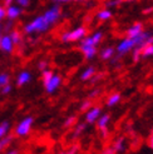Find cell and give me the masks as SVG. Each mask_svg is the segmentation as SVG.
Wrapping results in <instances>:
<instances>
[{
	"mask_svg": "<svg viewBox=\"0 0 153 154\" xmlns=\"http://www.w3.org/2000/svg\"><path fill=\"white\" fill-rule=\"evenodd\" d=\"M142 32H143V25L141 23H136V24H133L127 30V35H128V38H134L138 34H141Z\"/></svg>",
	"mask_w": 153,
	"mask_h": 154,
	"instance_id": "14",
	"label": "cell"
},
{
	"mask_svg": "<svg viewBox=\"0 0 153 154\" xmlns=\"http://www.w3.org/2000/svg\"><path fill=\"white\" fill-rule=\"evenodd\" d=\"M112 147H113L114 150H116V153L123 152L124 150V138H119V139H117Z\"/></svg>",
	"mask_w": 153,
	"mask_h": 154,
	"instance_id": "20",
	"label": "cell"
},
{
	"mask_svg": "<svg viewBox=\"0 0 153 154\" xmlns=\"http://www.w3.org/2000/svg\"><path fill=\"white\" fill-rule=\"evenodd\" d=\"M102 154H116V150L113 149V147H111V148H107L105 150H103Z\"/></svg>",
	"mask_w": 153,
	"mask_h": 154,
	"instance_id": "36",
	"label": "cell"
},
{
	"mask_svg": "<svg viewBox=\"0 0 153 154\" xmlns=\"http://www.w3.org/2000/svg\"><path fill=\"white\" fill-rule=\"evenodd\" d=\"M112 18V11L109 9H103L99 13H97V19L102 20V21H105V20H109Z\"/></svg>",
	"mask_w": 153,
	"mask_h": 154,
	"instance_id": "18",
	"label": "cell"
},
{
	"mask_svg": "<svg viewBox=\"0 0 153 154\" xmlns=\"http://www.w3.org/2000/svg\"><path fill=\"white\" fill-rule=\"evenodd\" d=\"M13 28V20H9V23H6L5 25V30H10Z\"/></svg>",
	"mask_w": 153,
	"mask_h": 154,
	"instance_id": "37",
	"label": "cell"
},
{
	"mask_svg": "<svg viewBox=\"0 0 153 154\" xmlns=\"http://www.w3.org/2000/svg\"><path fill=\"white\" fill-rule=\"evenodd\" d=\"M55 3H67V2H70V0H53Z\"/></svg>",
	"mask_w": 153,
	"mask_h": 154,
	"instance_id": "40",
	"label": "cell"
},
{
	"mask_svg": "<svg viewBox=\"0 0 153 154\" xmlns=\"http://www.w3.org/2000/svg\"><path fill=\"white\" fill-rule=\"evenodd\" d=\"M132 49H134V39L133 38H127L123 39L117 47V51L119 55H124L128 51H131Z\"/></svg>",
	"mask_w": 153,
	"mask_h": 154,
	"instance_id": "8",
	"label": "cell"
},
{
	"mask_svg": "<svg viewBox=\"0 0 153 154\" xmlns=\"http://www.w3.org/2000/svg\"><path fill=\"white\" fill-rule=\"evenodd\" d=\"M120 102V94L119 93H114L112 94L109 98H108V100H107V105L108 106H113V105H116Z\"/></svg>",
	"mask_w": 153,
	"mask_h": 154,
	"instance_id": "21",
	"label": "cell"
},
{
	"mask_svg": "<svg viewBox=\"0 0 153 154\" xmlns=\"http://www.w3.org/2000/svg\"><path fill=\"white\" fill-rule=\"evenodd\" d=\"M50 28L49 21L44 18V15H39V17L34 18L30 23L24 25V33L25 34H38V33H45Z\"/></svg>",
	"mask_w": 153,
	"mask_h": 154,
	"instance_id": "1",
	"label": "cell"
},
{
	"mask_svg": "<svg viewBox=\"0 0 153 154\" xmlns=\"http://www.w3.org/2000/svg\"><path fill=\"white\" fill-rule=\"evenodd\" d=\"M10 130V123L8 120H4L0 123V139L2 138H4L5 135H8V133H9Z\"/></svg>",
	"mask_w": 153,
	"mask_h": 154,
	"instance_id": "17",
	"label": "cell"
},
{
	"mask_svg": "<svg viewBox=\"0 0 153 154\" xmlns=\"http://www.w3.org/2000/svg\"><path fill=\"white\" fill-rule=\"evenodd\" d=\"M38 69H39L40 72L45 70V69H48V61L47 60H40L39 63H38Z\"/></svg>",
	"mask_w": 153,
	"mask_h": 154,
	"instance_id": "30",
	"label": "cell"
},
{
	"mask_svg": "<svg viewBox=\"0 0 153 154\" xmlns=\"http://www.w3.org/2000/svg\"><path fill=\"white\" fill-rule=\"evenodd\" d=\"M141 55L143 58H148V57H152L153 55V44H147L146 47L142 49V53Z\"/></svg>",
	"mask_w": 153,
	"mask_h": 154,
	"instance_id": "23",
	"label": "cell"
},
{
	"mask_svg": "<svg viewBox=\"0 0 153 154\" xmlns=\"http://www.w3.org/2000/svg\"><path fill=\"white\" fill-rule=\"evenodd\" d=\"M74 2H80V0H74Z\"/></svg>",
	"mask_w": 153,
	"mask_h": 154,
	"instance_id": "42",
	"label": "cell"
},
{
	"mask_svg": "<svg viewBox=\"0 0 153 154\" xmlns=\"http://www.w3.org/2000/svg\"><path fill=\"white\" fill-rule=\"evenodd\" d=\"M43 15H44V18L49 21V24L53 25V24H55V23L59 20L62 13H60V8L58 5H54V6L49 8V9L45 11Z\"/></svg>",
	"mask_w": 153,
	"mask_h": 154,
	"instance_id": "6",
	"label": "cell"
},
{
	"mask_svg": "<svg viewBox=\"0 0 153 154\" xmlns=\"http://www.w3.org/2000/svg\"><path fill=\"white\" fill-rule=\"evenodd\" d=\"M15 44L11 40L10 34H5V35H0V50L3 53L10 54L14 51Z\"/></svg>",
	"mask_w": 153,
	"mask_h": 154,
	"instance_id": "7",
	"label": "cell"
},
{
	"mask_svg": "<svg viewBox=\"0 0 153 154\" xmlns=\"http://www.w3.org/2000/svg\"><path fill=\"white\" fill-rule=\"evenodd\" d=\"M30 80H32V74L28 70H23L18 74V78H17V85L18 87H24L25 84H28Z\"/></svg>",
	"mask_w": 153,
	"mask_h": 154,
	"instance_id": "12",
	"label": "cell"
},
{
	"mask_svg": "<svg viewBox=\"0 0 153 154\" xmlns=\"http://www.w3.org/2000/svg\"><path fill=\"white\" fill-rule=\"evenodd\" d=\"M120 3V0H113V2H108L105 5H107V8H111V6H116V5H118Z\"/></svg>",
	"mask_w": 153,
	"mask_h": 154,
	"instance_id": "34",
	"label": "cell"
},
{
	"mask_svg": "<svg viewBox=\"0 0 153 154\" xmlns=\"http://www.w3.org/2000/svg\"><path fill=\"white\" fill-rule=\"evenodd\" d=\"M113 55H114V49H113L112 47L104 48V49L101 51V58H102L103 60H109Z\"/></svg>",
	"mask_w": 153,
	"mask_h": 154,
	"instance_id": "19",
	"label": "cell"
},
{
	"mask_svg": "<svg viewBox=\"0 0 153 154\" xmlns=\"http://www.w3.org/2000/svg\"><path fill=\"white\" fill-rule=\"evenodd\" d=\"M86 33L87 30L84 26H78L75 28L74 30H70V32H67L62 35V42L64 43H69V42H78V40H82L84 36H86Z\"/></svg>",
	"mask_w": 153,
	"mask_h": 154,
	"instance_id": "2",
	"label": "cell"
},
{
	"mask_svg": "<svg viewBox=\"0 0 153 154\" xmlns=\"http://www.w3.org/2000/svg\"><path fill=\"white\" fill-rule=\"evenodd\" d=\"M103 38V33L102 32H95L94 34H92L90 36H84L82 40V45H90V47H97V45L101 43Z\"/></svg>",
	"mask_w": 153,
	"mask_h": 154,
	"instance_id": "9",
	"label": "cell"
},
{
	"mask_svg": "<svg viewBox=\"0 0 153 154\" xmlns=\"http://www.w3.org/2000/svg\"><path fill=\"white\" fill-rule=\"evenodd\" d=\"M10 36H11V40L15 45H19L21 43V34L18 32V30H11Z\"/></svg>",
	"mask_w": 153,
	"mask_h": 154,
	"instance_id": "24",
	"label": "cell"
},
{
	"mask_svg": "<svg viewBox=\"0 0 153 154\" xmlns=\"http://www.w3.org/2000/svg\"><path fill=\"white\" fill-rule=\"evenodd\" d=\"M78 149H79L78 145H74V147H72L69 150H67V152H60L59 154H75L76 152H78Z\"/></svg>",
	"mask_w": 153,
	"mask_h": 154,
	"instance_id": "32",
	"label": "cell"
},
{
	"mask_svg": "<svg viewBox=\"0 0 153 154\" xmlns=\"http://www.w3.org/2000/svg\"><path fill=\"white\" fill-rule=\"evenodd\" d=\"M10 83V75L8 73H0V88Z\"/></svg>",
	"mask_w": 153,
	"mask_h": 154,
	"instance_id": "25",
	"label": "cell"
},
{
	"mask_svg": "<svg viewBox=\"0 0 153 154\" xmlns=\"http://www.w3.org/2000/svg\"><path fill=\"white\" fill-rule=\"evenodd\" d=\"M13 2H14V0H4V4H5V6H8V5L13 4Z\"/></svg>",
	"mask_w": 153,
	"mask_h": 154,
	"instance_id": "39",
	"label": "cell"
},
{
	"mask_svg": "<svg viewBox=\"0 0 153 154\" xmlns=\"http://www.w3.org/2000/svg\"><path fill=\"white\" fill-rule=\"evenodd\" d=\"M80 50L84 54L86 59H93L97 54V47H90V45H82L80 44Z\"/></svg>",
	"mask_w": 153,
	"mask_h": 154,
	"instance_id": "13",
	"label": "cell"
},
{
	"mask_svg": "<svg viewBox=\"0 0 153 154\" xmlns=\"http://www.w3.org/2000/svg\"><path fill=\"white\" fill-rule=\"evenodd\" d=\"M11 142H13V137H10V135H5L4 138H2V139H0V152H3Z\"/></svg>",
	"mask_w": 153,
	"mask_h": 154,
	"instance_id": "22",
	"label": "cell"
},
{
	"mask_svg": "<svg viewBox=\"0 0 153 154\" xmlns=\"http://www.w3.org/2000/svg\"><path fill=\"white\" fill-rule=\"evenodd\" d=\"M101 108L99 106H92L89 110L86 113V122L87 123H94L98 120V118L101 117Z\"/></svg>",
	"mask_w": 153,
	"mask_h": 154,
	"instance_id": "11",
	"label": "cell"
},
{
	"mask_svg": "<svg viewBox=\"0 0 153 154\" xmlns=\"http://www.w3.org/2000/svg\"><path fill=\"white\" fill-rule=\"evenodd\" d=\"M19 152L17 150V149H10V150H8L6 153H4V154H18Z\"/></svg>",
	"mask_w": 153,
	"mask_h": 154,
	"instance_id": "38",
	"label": "cell"
},
{
	"mask_svg": "<svg viewBox=\"0 0 153 154\" xmlns=\"http://www.w3.org/2000/svg\"><path fill=\"white\" fill-rule=\"evenodd\" d=\"M43 84H44V88H45V90H47V93L52 94L60 87V84H62V78L57 74H53L49 78V80H47Z\"/></svg>",
	"mask_w": 153,
	"mask_h": 154,
	"instance_id": "5",
	"label": "cell"
},
{
	"mask_svg": "<svg viewBox=\"0 0 153 154\" xmlns=\"http://www.w3.org/2000/svg\"><path fill=\"white\" fill-rule=\"evenodd\" d=\"M76 122V117L75 115H70V117H68L67 119H65V122H64V127L65 128H69V127H72V125H74V123Z\"/></svg>",
	"mask_w": 153,
	"mask_h": 154,
	"instance_id": "27",
	"label": "cell"
},
{
	"mask_svg": "<svg viewBox=\"0 0 153 154\" xmlns=\"http://www.w3.org/2000/svg\"><path fill=\"white\" fill-rule=\"evenodd\" d=\"M87 128V124H84V123H80V124H76L75 127V130H74V134H73V138H76L78 135H80L84 130Z\"/></svg>",
	"mask_w": 153,
	"mask_h": 154,
	"instance_id": "26",
	"label": "cell"
},
{
	"mask_svg": "<svg viewBox=\"0 0 153 154\" xmlns=\"http://www.w3.org/2000/svg\"><path fill=\"white\" fill-rule=\"evenodd\" d=\"M149 145H151V147L153 148V135L151 137V140H149Z\"/></svg>",
	"mask_w": 153,
	"mask_h": 154,
	"instance_id": "41",
	"label": "cell"
},
{
	"mask_svg": "<svg viewBox=\"0 0 153 154\" xmlns=\"http://www.w3.org/2000/svg\"><path fill=\"white\" fill-rule=\"evenodd\" d=\"M21 13H23V9H21V6H19L18 4L17 5L10 4V5L6 6V18L9 20L14 21L15 19H18L20 17Z\"/></svg>",
	"mask_w": 153,
	"mask_h": 154,
	"instance_id": "10",
	"label": "cell"
},
{
	"mask_svg": "<svg viewBox=\"0 0 153 154\" xmlns=\"http://www.w3.org/2000/svg\"><path fill=\"white\" fill-rule=\"evenodd\" d=\"M34 124V118L33 117H25L19 122V124L15 127V134L18 137H27Z\"/></svg>",
	"mask_w": 153,
	"mask_h": 154,
	"instance_id": "3",
	"label": "cell"
},
{
	"mask_svg": "<svg viewBox=\"0 0 153 154\" xmlns=\"http://www.w3.org/2000/svg\"><path fill=\"white\" fill-rule=\"evenodd\" d=\"M109 120H111V115L109 114H103V115H101V117L98 118L97 127L101 130L102 129H107V127H108V124H109Z\"/></svg>",
	"mask_w": 153,
	"mask_h": 154,
	"instance_id": "15",
	"label": "cell"
},
{
	"mask_svg": "<svg viewBox=\"0 0 153 154\" xmlns=\"http://www.w3.org/2000/svg\"><path fill=\"white\" fill-rule=\"evenodd\" d=\"M15 2H17V4L21 8H27L30 4V0H15Z\"/></svg>",
	"mask_w": 153,
	"mask_h": 154,
	"instance_id": "33",
	"label": "cell"
},
{
	"mask_svg": "<svg viewBox=\"0 0 153 154\" xmlns=\"http://www.w3.org/2000/svg\"><path fill=\"white\" fill-rule=\"evenodd\" d=\"M99 93H101V90H99V89H95V90H93V91H90L89 98H90V99H92V98H95V97L99 95Z\"/></svg>",
	"mask_w": 153,
	"mask_h": 154,
	"instance_id": "35",
	"label": "cell"
},
{
	"mask_svg": "<svg viewBox=\"0 0 153 154\" xmlns=\"http://www.w3.org/2000/svg\"><path fill=\"white\" fill-rule=\"evenodd\" d=\"M6 18V6L0 5V23Z\"/></svg>",
	"mask_w": 153,
	"mask_h": 154,
	"instance_id": "31",
	"label": "cell"
},
{
	"mask_svg": "<svg viewBox=\"0 0 153 154\" xmlns=\"http://www.w3.org/2000/svg\"><path fill=\"white\" fill-rule=\"evenodd\" d=\"M94 74H95L94 66H88L87 69H84V72L82 73L80 79H82V80H90V79L94 76Z\"/></svg>",
	"mask_w": 153,
	"mask_h": 154,
	"instance_id": "16",
	"label": "cell"
},
{
	"mask_svg": "<svg viewBox=\"0 0 153 154\" xmlns=\"http://www.w3.org/2000/svg\"><path fill=\"white\" fill-rule=\"evenodd\" d=\"M134 39V48L143 49L147 44H153V35L149 32H142L137 36L133 38Z\"/></svg>",
	"mask_w": 153,
	"mask_h": 154,
	"instance_id": "4",
	"label": "cell"
},
{
	"mask_svg": "<svg viewBox=\"0 0 153 154\" xmlns=\"http://www.w3.org/2000/svg\"><path fill=\"white\" fill-rule=\"evenodd\" d=\"M92 108V102L90 100H84L83 103H82V105H80V110L82 112H87V110H89Z\"/></svg>",
	"mask_w": 153,
	"mask_h": 154,
	"instance_id": "29",
	"label": "cell"
},
{
	"mask_svg": "<svg viewBox=\"0 0 153 154\" xmlns=\"http://www.w3.org/2000/svg\"><path fill=\"white\" fill-rule=\"evenodd\" d=\"M11 90H13V87H11V84L9 83V84H6V85L0 88V94H2V95H8Z\"/></svg>",
	"mask_w": 153,
	"mask_h": 154,
	"instance_id": "28",
	"label": "cell"
}]
</instances>
